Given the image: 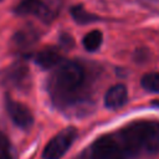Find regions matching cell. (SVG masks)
<instances>
[{
    "instance_id": "cell-6",
    "label": "cell",
    "mask_w": 159,
    "mask_h": 159,
    "mask_svg": "<svg viewBox=\"0 0 159 159\" xmlns=\"http://www.w3.org/2000/svg\"><path fill=\"white\" fill-rule=\"evenodd\" d=\"M17 15H34L41 19H50L51 11L42 0H21L16 7Z\"/></svg>"
},
{
    "instance_id": "cell-4",
    "label": "cell",
    "mask_w": 159,
    "mask_h": 159,
    "mask_svg": "<svg viewBox=\"0 0 159 159\" xmlns=\"http://www.w3.org/2000/svg\"><path fill=\"white\" fill-rule=\"evenodd\" d=\"M92 159H124V154L112 137L103 135L92 145Z\"/></svg>"
},
{
    "instance_id": "cell-8",
    "label": "cell",
    "mask_w": 159,
    "mask_h": 159,
    "mask_svg": "<svg viewBox=\"0 0 159 159\" xmlns=\"http://www.w3.org/2000/svg\"><path fill=\"white\" fill-rule=\"evenodd\" d=\"M60 61H61V55L55 48H45L35 56L36 65L45 70L55 67L56 65L60 63Z\"/></svg>"
},
{
    "instance_id": "cell-3",
    "label": "cell",
    "mask_w": 159,
    "mask_h": 159,
    "mask_svg": "<svg viewBox=\"0 0 159 159\" xmlns=\"http://www.w3.org/2000/svg\"><path fill=\"white\" fill-rule=\"evenodd\" d=\"M77 137V130L73 127L65 128L60 133H57L45 147L43 149V159H60L65 155V153L70 149L72 143Z\"/></svg>"
},
{
    "instance_id": "cell-7",
    "label": "cell",
    "mask_w": 159,
    "mask_h": 159,
    "mask_svg": "<svg viewBox=\"0 0 159 159\" xmlns=\"http://www.w3.org/2000/svg\"><path fill=\"white\" fill-rule=\"evenodd\" d=\"M128 101V91L124 84L112 86L104 96V104L109 109H118L123 107Z\"/></svg>"
},
{
    "instance_id": "cell-14",
    "label": "cell",
    "mask_w": 159,
    "mask_h": 159,
    "mask_svg": "<svg viewBox=\"0 0 159 159\" xmlns=\"http://www.w3.org/2000/svg\"><path fill=\"white\" fill-rule=\"evenodd\" d=\"M81 159H83V158H81Z\"/></svg>"
},
{
    "instance_id": "cell-13",
    "label": "cell",
    "mask_w": 159,
    "mask_h": 159,
    "mask_svg": "<svg viewBox=\"0 0 159 159\" xmlns=\"http://www.w3.org/2000/svg\"><path fill=\"white\" fill-rule=\"evenodd\" d=\"M152 104H153L154 107H158V108H159V99H157V101H153V102H152Z\"/></svg>"
},
{
    "instance_id": "cell-9",
    "label": "cell",
    "mask_w": 159,
    "mask_h": 159,
    "mask_svg": "<svg viewBox=\"0 0 159 159\" xmlns=\"http://www.w3.org/2000/svg\"><path fill=\"white\" fill-rule=\"evenodd\" d=\"M71 15L75 19V21L80 25H86V24H91V22H96L98 21V16L88 12L82 5H76L71 9Z\"/></svg>"
},
{
    "instance_id": "cell-1",
    "label": "cell",
    "mask_w": 159,
    "mask_h": 159,
    "mask_svg": "<svg viewBox=\"0 0 159 159\" xmlns=\"http://www.w3.org/2000/svg\"><path fill=\"white\" fill-rule=\"evenodd\" d=\"M124 149L129 154L159 150V122L142 120L127 125L120 132Z\"/></svg>"
},
{
    "instance_id": "cell-12",
    "label": "cell",
    "mask_w": 159,
    "mask_h": 159,
    "mask_svg": "<svg viewBox=\"0 0 159 159\" xmlns=\"http://www.w3.org/2000/svg\"><path fill=\"white\" fill-rule=\"evenodd\" d=\"M0 159H12V157L7 152H1L0 153Z\"/></svg>"
},
{
    "instance_id": "cell-2",
    "label": "cell",
    "mask_w": 159,
    "mask_h": 159,
    "mask_svg": "<svg viewBox=\"0 0 159 159\" xmlns=\"http://www.w3.org/2000/svg\"><path fill=\"white\" fill-rule=\"evenodd\" d=\"M84 81V71L78 62L68 61L63 63L55 73L53 84L61 93L68 94L76 92Z\"/></svg>"
},
{
    "instance_id": "cell-10",
    "label": "cell",
    "mask_w": 159,
    "mask_h": 159,
    "mask_svg": "<svg viewBox=\"0 0 159 159\" xmlns=\"http://www.w3.org/2000/svg\"><path fill=\"white\" fill-rule=\"evenodd\" d=\"M102 41H103V35L99 30H93L91 32H88L83 40H82V43H83V47L89 51V52H93L96 50H98L102 45Z\"/></svg>"
},
{
    "instance_id": "cell-5",
    "label": "cell",
    "mask_w": 159,
    "mask_h": 159,
    "mask_svg": "<svg viewBox=\"0 0 159 159\" xmlns=\"http://www.w3.org/2000/svg\"><path fill=\"white\" fill-rule=\"evenodd\" d=\"M5 107H6L9 117L17 127H20L22 129H27L32 125L34 116H32L31 111L25 104L7 97L5 101Z\"/></svg>"
},
{
    "instance_id": "cell-11",
    "label": "cell",
    "mask_w": 159,
    "mask_h": 159,
    "mask_svg": "<svg viewBox=\"0 0 159 159\" xmlns=\"http://www.w3.org/2000/svg\"><path fill=\"white\" fill-rule=\"evenodd\" d=\"M140 84L148 92L159 93V72H152L144 75L142 77Z\"/></svg>"
}]
</instances>
